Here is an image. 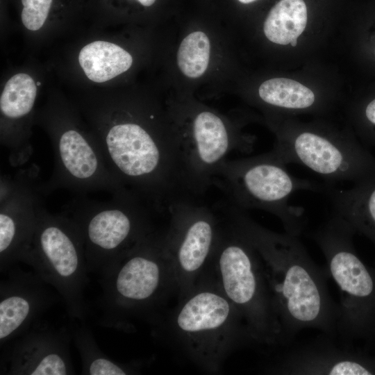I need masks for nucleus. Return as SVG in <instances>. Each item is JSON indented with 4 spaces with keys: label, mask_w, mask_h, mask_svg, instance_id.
<instances>
[{
    "label": "nucleus",
    "mask_w": 375,
    "mask_h": 375,
    "mask_svg": "<svg viewBox=\"0 0 375 375\" xmlns=\"http://www.w3.org/2000/svg\"><path fill=\"white\" fill-rule=\"evenodd\" d=\"M217 206L260 257L286 346L305 328L335 338L339 309L328 291L329 275L312 260L299 237L261 226L226 200Z\"/></svg>",
    "instance_id": "f257e3e1"
},
{
    "label": "nucleus",
    "mask_w": 375,
    "mask_h": 375,
    "mask_svg": "<svg viewBox=\"0 0 375 375\" xmlns=\"http://www.w3.org/2000/svg\"><path fill=\"white\" fill-rule=\"evenodd\" d=\"M166 324L181 351L208 373H219L233 351L255 343L242 315L207 272L178 299Z\"/></svg>",
    "instance_id": "f03ea898"
},
{
    "label": "nucleus",
    "mask_w": 375,
    "mask_h": 375,
    "mask_svg": "<svg viewBox=\"0 0 375 375\" xmlns=\"http://www.w3.org/2000/svg\"><path fill=\"white\" fill-rule=\"evenodd\" d=\"M104 326L131 331L133 320L154 322L172 294L177 295L163 232L156 229L101 276Z\"/></svg>",
    "instance_id": "7ed1b4c3"
},
{
    "label": "nucleus",
    "mask_w": 375,
    "mask_h": 375,
    "mask_svg": "<svg viewBox=\"0 0 375 375\" xmlns=\"http://www.w3.org/2000/svg\"><path fill=\"white\" fill-rule=\"evenodd\" d=\"M215 206L221 217V228L206 272L242 315L256 344L286 346L258 253Z\"/></svg>",
    "instance_id": "20e7f679"
},
{
    "label": "nucleus",
    "mask_w": 375,
    "mask_h": 375,
    "mask_svg": "<svg viewBox=\"0 0 375 375\" xmlns=\"http://www.w3.org/2000/svg\"><path fill=\"white\" fill-rule=\"evenodd\" d=\"M226 201L243 210L258 209L279 219L285 232L299 237L306 219L304 209L289 201L299 190L324 192L326 183L292 176L271 151L258 156L226 160L212 183Z\"/></svg>",
    "instance_id": "39448f33"
},
{
    "label": "nucleus",
    "mask_w": 375,
    "mask_h": 375,
    "mask_svg": "<svg viewBox=\"0 0 375 375\" xmlns=\"http://www.w3.org/2000/svg\"><path fill=\"white\" fill-rule=\"evenodd\" d=\"M156 210L129 190L112 194L106 201L78 199L63 212L83 236L88 272H108L131 249L153 232Z\"/></svg>",
    "instance_id": "423d86ee"
},
{
    "label": "nucleus",
    "mask_w": 375,
    "mask_h": 375,
    "mask_svg": "<svg viewBox=\"0 0 375 375\" xmlns=\"http://www.w3.org/2000/svg\"><path fill=\"white\" fill-rule=\"evenodd\" d=\"M23 262L30 265L63 300L72 319L84 320L88 283L84 242L76 222L62 212L52 214L42 206Z\"/></svg>",
    "instance_id": "0eeeda50"
},
{
    "label": "nucleus",
    "mask_w": 375,
    "mask_h": 375,
    "mask_svg": "<svg viewBox=\"0 0 375 375\" xmlns=\"http://www.w3.org/2000/svg\"><path fill=\"white\" fill-rule=\"evenodd\" d=\"M174 120L188 186L195 199L212 185L219 167L231 153L247 154L253 150V137L240 134L222 116L208 108L181 110L175 112Z\"/></svg>",
    "instance_id": "6e6552de"
},
{
    "label": "nucleus",
    "mask_w": 375,
    "mask_h": 375,
    "mask_svg": "<svg viewBox=\"0 0 375 375\" xmlns=\"http://www.w3.org/2000/svg\"><path fill=\"white\" fill-rule=\"evenodd\" d=\"M353 229L333 215L310 237L326 261V270L340 292L337 335L342 344L361 329L364 301L373 297L375 283L370 272L352 246Z\"/></svg>",
    "instance_id": "1a4fd4ad"
},
{
    "label": "nucleus",
    "mask_w": 375,
    "mask_h": 375,
    "mask_svg": "<svg viewBox=\"0 0 375 375\" xmlns=\"http://www.w3.org/2000/svg\"><path fill=\"white\" fill-rule=\"evenodd\" d=\"M167 212L169 222L163 238L179 299L206 272L220 231L221 217L215 206L210 207L193 199L173 203Z\"/></svg>",
    "instance_id": "9d476101"
},
{
    "label": "nucleus",
    "mask_w": 375,
    "mask_h": 375,
    "mask_svg": "<svg viewBox=\"0 0 375 375\" xmlns=\"http://www.w3.org/2000/svg\"><path fill=\"white\" fill-rule=\"evenodd\" d=\"M271 151L286 165H301L329 185L362 179L375 169L374 160L353 140L344 134L329 131H282Z\"/></svg>",
    "instance_id": "9b49d317"
},
{
    "label": "nucleus",
    "mask_w": 375,
    "mask_h": 375,
    "mask_svg": "<svg viewBox=\"0 0 375 375\" xmlns=\"http://www.w3.org/2000/svg\"><path fill=\"white\" fill-rule=\"evenodd\" d=\"M39 169L33 165L0 183V271L23 262L42 206Z\"/></svg>",
    "instance_id": "f8f14e48"
},
{
    "label": "nucleus",
    "mask_w": 375,
    "mask_h": 375,
    "mask_svg": "<svg viewBox=\"0 0 375 375\" xmlns=\"http://www.w3.org/2000/svg\"><path fill=\"white\" fill-rule=\"evenodd\" d=\"M72 338V333L65 328L35 323L15 339L3 356V374H74L69 349Z\"/></svg>",
    "instance_id": "ddd939ff"
},
{
    "label": "nucleus",
    "mask_w": 375,
    "mask_h": 375,
    "mask_svg": "<svg viewBox=\"0 0 375 375\" xmlns=\"http://www.w3.org/2000/svg\"><path fill=\"white\" fill-rule=\"evenodd\" d=\"M0 283V343L14 340L54 302L52 288L38 274L13 265Z\"/></svg>",
    "instance_id": "4468645a"
},
{
    "label": "nucleus",
    "mask_w": 375,
    "mask_h": 375,
    "mask_svg": "<svg viewBox=\"0 0 375 375\" xmlns=\"http://www.w3.org/2000/svg\"><path fill=\"white\" fill-rule=\"evenodd\" d=\"M328 335L288 348L266 372L283 375H371L369 367Z\"/></svg>",
    "instance_id": "2eb2a0df"
},
{
    "label": "nucleus",
    "mask_w": 375,
    "mask_h": 375,
    "mask_svg": "<svg viewBox=\"0 0 375 375\" xmlns=\"http://www.w3.org/2000/svg\"><path fill=\"white\" fill-rule=\"evenodd\" d=\"M78 61L90 81L103 83L126 72L132 65L133 58L120 46L99 40L81 49Z\"/></svg>",
    "instance_id": "dca6fc26"
},
{
    "label": "nucleus",
    "mask_w": 375,
    "mask_h": 375,
    "mask_svg": "<svg viewBox=\"0 0 375 375\" xmlns=\"http://www.w3.org/2000/svg\"><path fill=\"white\" fill-rule=\"evenodd\" d=\"M307 23V8L303 0H281L268 13L263 31L271 42L282 45L302 33Z\"/></svg>",
    "instance_id": "f3484780"
},
{
    "label": "nucleus",
    "mask_w": 375,
    "mask_h": 375,
    "mask_svg": "<svg viewBox=\"0 0 375 375\" xmlns=\"http://www.w3.org/2000/svg\"><path fill=\"white\" fill-rule=\"evenodd\" d=\"M72 335L81 358L82 374L127 375L139 372L140 365L138 362H120L106 355L86 326L74 329Z\"/></svg>",
    "instance_id": "a211bd4d"
},
{
    "label": "nucleus",
    "mask_w": 375,
    "mask_h": 375,
    "mask_svg": "<svg viewBox=\"0 0 375 375\" xmlns=\"http://www.w3.org/2000/svg\"><path fill=\"white\" fill-rule=\"evenodd\" d=\"M37 85L33 78L27 74L19 73L13 75L6 83L0 97L1 116L7 122H12V127L15 122H20L32 111L37 94Z\"/></svg>",
    "instance_id": "6ab92c4d"
},
{
    "label": "nucleus",
    "mask_w": 375,
    "mask_h": 375,
    "mask_svg": "<svg viewBox=\"0 0 375 375\" xmlns=\"http://www.w3.org/2000/svg\"><path fill=\"white\" fill-rule=\"evenodd\" d=\"M258 95L265 103L288 110H304L315 102L313 92L300 83L285 78H274L264 81L259 87Z\"/></svg>",
    "instance_id": "aec40b11"
},
{
    "label": "nucleus",
    "mask_w": 375,
    "mask_h": 375,
    "mask_svg": "<svg viewBox=\"0 0 375 375\" xmlns=\"http://www.w3.org/2000/svg\"><path fill=\"white\" fill-rule=\"evenodd\" d=\"M210 56V42L203 31H196L181 41L176 54L178 67L189 78H198L206 72Z\"/></svg>",
    "instance_id": "412c9836"
},
{
    "label": "nucleus",
    "mask_w": 375,
    "mask_h": 375,
    "mask_svg": "<svg viewBox=\"0 0 375 375\" xmlns=\"http://www.w3.org/2000/svg\"><path fill=\"white\" fill-rule=\"evenodd\" d=\"M24 6L22 11V21L24 26L30 31H38L44 24L52 0H21Z\"/></svg>",
    "instance_id": "4be33fe9"
},
{
    "label": "nucleus",
    "mask_w": 375,
    "mask_h": 375,
    "mask_svg": "<svg viewBox=\"0 0 375 375\" xmlns=\"http://www.w3.org/2000/svg\"><path fill=\"white\" fill-rule=\"evenodd\" d=\"M365 115L367 119L375 126V99L367 105L365 110Z\"/></svg>",
    "instance_id": "5701e85b"
},
{
    "label": "nucleus",
    "mask_w": 375,
    "mask_h": 375,
    "mask_svg": "<svg viewBox=\"0 0 375 375\" xmlns=\"http://www.w3.org/2000/svg\"><path fill=\"white\" fill-rule=\"evenodd\" d=\"M138 2L144 6H151L153 5L156 0H138Z\"/></svg>",
    "instance_id": "b1692460"
},
{
    "label": "nucleus",
    "mask_w": 375,
    "mask_h": 375,
    "mask_svg": "<svg viewBox=\"0 0 375 375\" xmlns=\"http://www.w3.org/2000/svg\"><path fill=\"white\" fill-rule=\"evenodd\" d=\"M238 1H240V3H252L253 1H256L257 0H238Z\"/></svg>",
    "instance_id": "393cba45"
},
{
    "label": "nucleus",
    "mask_w": 375,
    "mask_h": 375,
    "mask_svg": "<svg viewBox=\"0 0 375 375\" xmlns=\"http://www.w3.org/2000/svg\"><path fill=\"white\" fill-rule=\"evenodd\" d=\"M297 44V39H294L291 42H290V44L292 46V47H295Z\"/></svg>",
    "instance_id": "a878e982"
},
{
    "label": "nucleus",
    "mask_w": 375,
    "mask_h": 375,
    "mask_svg": "<svg viewBox=\"0 0 375 375\" xmlns=\"http://www.w3.org/2000/svg\"><path fill=\"white\" fill-rule=\"evenodd\" d=\"M40 84H41V83H40V82H37V83H36L37 86L40 85Z\"/></svg>",
    "instance_id": "bb28decb"
}]
</instances>
